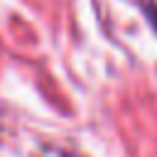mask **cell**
I'll return each instance as SVG.
<instances>
[{
	"instance_id": "6da1fadb",
	"label": "cell",
	"mask_w": 157,
	"mask_h": 157,
	"mask_svg": "<svg viewBox=\"0 0 157 157\" xmlns=\"http://www.w3.org/2000/svg\"><path fill=\"white\" fill-rule=\"evenodd\" d=\"M155 27H157V17H155Z\"/></svg>"
}]
</instances>
